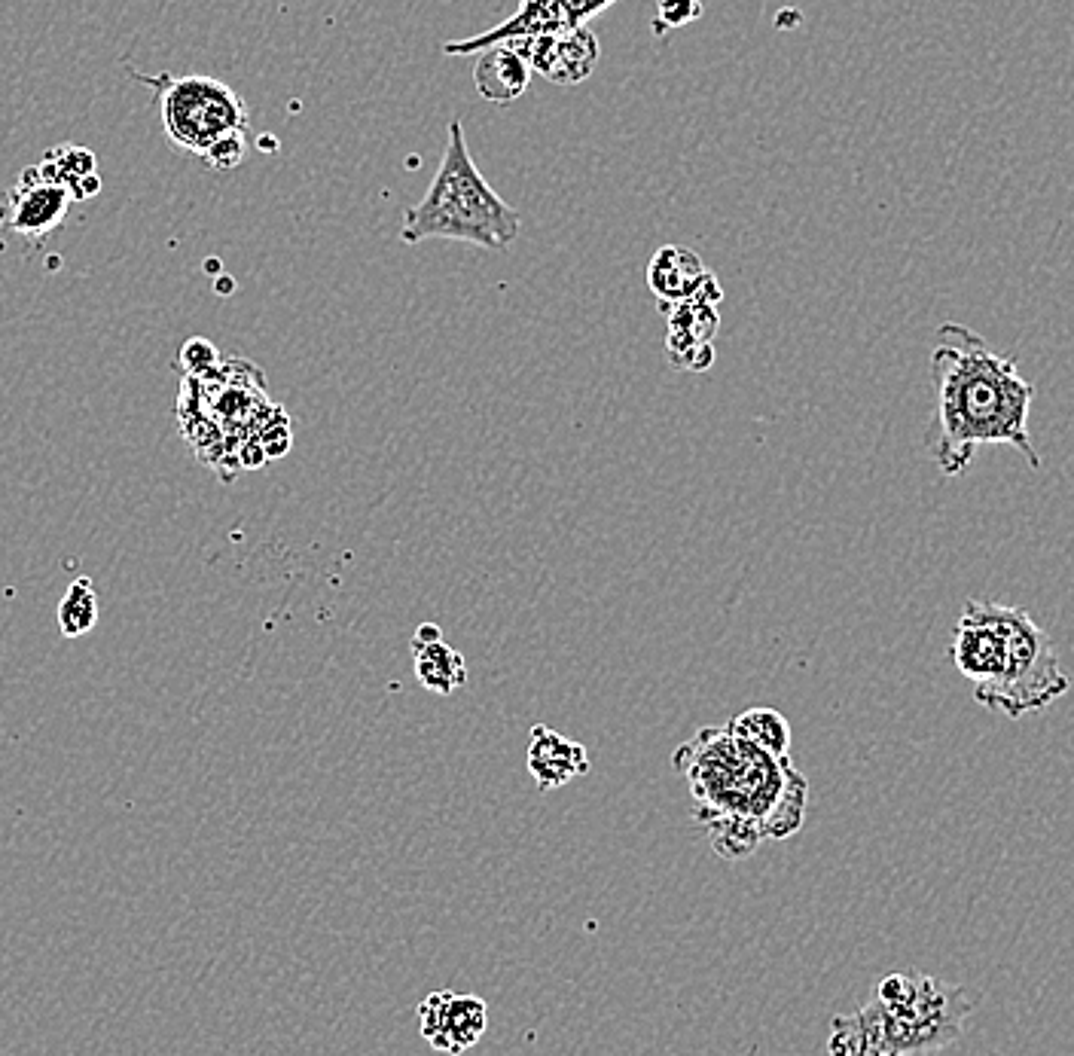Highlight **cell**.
Returning a JSON list of instances; mask_svg holds the SVG:
<instances>
[{
    "mask_svg": "<svg viewBox=\"0 0 1074 1056\" xmlns=\"http://www.w3.org/2000/svg\"><path fill=\"white\" fill-rule=\"evenodd\" d=\"M98 620V596H95V583L89 577H77L68 593L58 605V626H62L65 638H80L86 635Z\"/></svg>",
    "mask_w": 1074,
    "mask_h": 1056,
    "instance_id": "obj_19",
    "label": "cell"
},
{
    "mask_svg": "<svg viewBox=\"0 0 1074 1056\" xmlns=\"http://www.w3.org/2000/svg\"><path fill=\"white\" fill-rule=\"evenodd\" d=\"M647 284L660 306H675L684 300H705V303H721V284L714 278L699 254L681 245H666L653 254L647 266Z\"/></svg>",
    "mask_w": 1074,
    "mask_h": 1056,
    "instance_id": "obj_9",
    "label": "cell"
},
{
    "mask_svg": "<svg viewBox=\"0 0 1074 1056\" xmlns=\"http://www.w3.org/2000/svg\"><path fill=\"white\" fill-rule=\"evenodd\" d=\"M727 730L739 742H745L769 757H788V751H791V724L775 709H763V706L748 709V712L736 715Z\"/></svg>",
    "mask_w": 1074,
    "mask_h": 1056,
    "instance_id": "obj_17",
    "label": "cell"
},
{
    "mask_svg": "<svg viewBox=\"0 0 1074 1056\" xmlns=\"http://www.w3.org/2000/svg\"><path fill=\"white\" fill-rule=\"evenodd\" d=\"M46 269H58V257H49V260H46Z\"/></svg>",
    "mask_w": 1074,
    "mask_h": 1056,
    "instance_id": "obj_29",
    "label": "cell"
},
{
    "mask_svg": "<svg viewBox=\"0 0 1074 1056\" xmlns=\"http://www.w3.org/2000/svg\"><path fill=\"white\" fill-rule=\"evenodd\" d=\"M702 19V0H656V19L650 25L653 37H666L690 22Z\"/></svg>",
    "mask_w": 1074,
    "mask_h": 1056,
    "instance_id": "obj_20",
    "label": "cell"
},
{
    "mask_svg": "<svg viewBox=\"0 0 1074 1056\" xmlns=\"http://www.w3.org/2000/svg\"><path fill=\"white\" fill-rule=\"evenodd\" d=\"M68 193H71V199H77V202L98 196V193H101V178H98V171H95V174H86V178H77V181L68 187Z\"/></svg>",
    "mask_w": 1074,
    "mask_h": 1056,
    "instance_id": "obj_25",
    "label": "cell"
},
{
    "mask_svg": "<svg viewBox=\"0 0 1074 1056\" xmlns=\"http://www.w3.org/2000/svg\"><path fill=\"white\" fill-rule=\"evenodd\" d=\"M205 272H208V275H214V278H217V275H220V272H223V263H220V260H217V257H208V260H205Z\"/></svg>",
    "mask_w": 1074,
    "mask_h": 1056,
    "instance_id": "obj_28",
    "label": "cell"
},
{
    "mask_svg": "<svg viewBox=\"0 0 1074 1056\" xmlns=\"http://www.w3.org/2000/svg\"><path fill=\"white\" fill-rule=\"evenodd\" d=\"M693 797L696 818L739 815L763 831L766 840H785L803 828L809 782L791 757H769L730 730H702L675 754Z\"/></svg>",
    "mask_w": 1074,
    "mask_h": 1056,
    "instance_id": "obj_2",
    "label": "cell"
},
{
    "mask_svg": "<svg viewBox=\"0 0 1074 1056\" xmlns=\"http://www.w3.org/2000/svg\"><path fill=\"white\" fill-rule=\"evenodd\" d=\"M245 150V132H229L205 150L202 162L214 171H232L245 162Z\"/></svg>",
    "mask_w": 1074,
    "mask_h": 1056,
    "instance_id": "obj_21",
    "label": "cell"
},
{
    "mask_svg": "<svg viewBox=\"0 0 1074 1056\" xmlns=\"http://www.w3.org/2000/svg\"><path fill=\"white\" fill-rule=\"evenodd\" d=\"M528 773L541 791H556L589 773V751L553 727L537 724L528 742Z\"/></svg>",
    "mask_w": 1074,
    "mask_h": 1056,
    "instance_id": "obj_12",
    "label": "cell"
},
{
    "mask_svg": "<svg viewBox=\"0 0 1074 1056\" xmlns=\"http://www.w3.org/2000/svg\"><path fill=\"white\" fill-rule=\"evenodd\" d=\"M217 348H214V342H208L205 336H193V339H187L184 342V348H181V367L190 373V376H202V373H208L211 367H217Z\"/></svg>",
    "mask_w": 1074,
    "mask_h": 1056,
    "instance_id": "obj_23",
    "label": "cell"
},
{
    "mask_svg": "<svg viewBox=\"0 0 1074 1056\" xmlns=\"http://www.w3.org/2000/svg\"><path fill=\"white\" fill-rule=\"evenodd\" d=\"M894 1056H931L959 1041L980 992L919 971H894L876 986Z\"/></svg>",
    "mask_w": 1074,
    "mask_h": 1056,
    "instance_id": "obj_4",
    "label": "cell"
},
{
    "mask_svg": "<svg viewBox=\"0 0 1074 1056\" xmlns=\"http://www.w3.org/2000/svg\"><path fill=\"white\" fill-rule=\"evenodd\" d=\"M278 147H281V144H278L275 135H260V138H257V150H260V153H278Z\"/></svg>",
    "mask_w": 1074,
    "mask_h": 1056,
    "instance_id": "obj_27",
    "label": "cell"
},
{
    "mask_svg": "<svg viewBox=\"0 0 1074 1056\" xmlns=\"http://www.w3.org/2000/svg\"><path fill=\"white\" fill-rule=\"evenodd\" d=\"M669 315L666 355L681 370H708L714 361L711 339L718 333V306L705 300H684L675 306H660Z\"/></svg>",
    "mask_w": 1074,
    "mask_h": 1056,
    "instance_id": "obj_11",
    "label": "cell"
},
{
    "mask_svg": "<svg viewBox=\"0 0 1074 1056\" xmlns=\"http://www.w3.org/2000/svg\"><path fill=\"white\" fill-rule=\"evenodd\" d=\"M516 55H522L531 74H541L544 80L556 83V86H577L583 83L595 65H599V40H595L592 31H586L583 25L577 28H562L544 37H534L525 43H513L507 46Z\"/></svg>",
    "mask_w": 1074,
    "mask_h": 1056,
    "instance_id": "obj_8",
    "label": "cell"
},
{
    "mask_svg": "<svg viewBox=\"0 0 1074 1056\" xmlns=\"http://www.w3.org/2000/svg\"><path fill=\"white\" fill-rule=\"evenodd\" d=\"M995 614L1007 641V669L995 684L974 690V699L995 715L1020 721L1050 709L1059 696L1068 693L1071 678L1059 663L1050 635L1026 608L995 602Z\"/></svg>",
    "mask_w": 1074,
    "mask_h": 1056,
    "instance_id": "obj_5",
    "label": "cell"
},
{
    "mask_svg": "<svg viewBox=\"0 0 1074 1056\" xmlns=\"http://www.w3.org/2000/svg\"><path fill=\"white\" fill-rule=\"evenodd\" d=\"M522 217L504 202L495 187L476 168L461 120L449 123V144L443 150L440 168L422 202H415L400 226V239L406 245H419L428 239L467 242L489 251H501L519 239Z\"/></svg>",
    "mask_w": 1074,
    "mask_h": 1056,
    "instance_id": "obj_3",
    "label": "cell"
},
{
    "mask_svg": "<svg viewBox=\"0 0 1074 1056\" xmlns=\"http://www.w3.org/2000/svg\"><path fill=\"white\" fill-rule=\"evenodd\" d=\"M531 83V68L522 55L507 46H492L480 52V62L473 65V86L480 98L492 104H510L525 95Z\"/></svg>",
    "mask_w": 1074,
    "mask_h": 1056,
    "instance_id": "obj_15",
    "label": "cell"
},
{
    "mask_svg": "<svg viewBox=\"0 0 1074 1056\" xmlns=\"http://www.w3.org/2000/svg\"><path fill=\"white\" fill-rule=\"evenodd\" d=\"M562 28H577L571 22V13L565 7V0H522V7L501 22L492 31H483L467 40H452L443 46L446 55H480L492 46H513V43H525L534 37H544Z\"/></svg>",
    "mask_w": 1074,
    "mask_h": 1056,
    "instance_id": "obj_10",
    "label": "cell"
},
{
    "mask_svg": "<svg viewBox=\"0 0 1074 1056\" xmlns=\"http://www.w3.org/2000/svg\"><path fill=\"white\" fill-rule=\"evenodd\" d=\"M934 419L928 452L946 480L962 477L980 446L1017 449L1029 467H1041L1029 437L1035 388L1013 358L995 351L965 324H940L931 351Z\"/></svg>",
    "mask_w": 1074,
    "mask_h": 1056,
    "instance_id": "obj_1",
    "label": "cell"
},
{
    "mask_svg": "<svg viewBox=\"0 0 1074 1056\" xmlns=\"http://www.w3.org/2000/svg\"><path fill=\"white\" fill-rule=\"evenodd\" d=\"M489 1029V1005L480 995H464L452 989L428 992L419 1005L422 1038L446 1056H461L480 1044Z\"/></svg>",
    "mask_w": 1074,
    "mask_h": 1056,
    "instance_id": "obj_7",
    "label": "cell"
},
{
    "mask_svg": "<svg viewBox=\"0 0 1074 1056\" xmlns=\"http://www.w3.org/2000/svg\"><path fill=\"white\" fill-rule=\"evenodd\" d=\"M71 193L58 184H37V187H16L10 205V229L25 239H43L65 220L71 208Z\"/></svg>",
    "mask_w": 1074,
    "mask_h": 1056,
    "instance_id": "obj_13",
    "label": "cell"
},
{
    "mask_svg": "<svg viewBox=\"0 0 1074 1056\" xmlns=\"http://www.w3.org/2000/svg\"><path fill=\"white\" fill-rule=\"evenodd\" d=\"M49 159L58 165V168H62V174H65V181H62V187L68 190L77 178H86V174H95V153L92 150H86V147H55L52 153H49Z\"/></svg>",
    "mask_w": 1074,
    "mask_h": 1056,
    "instance_id": "obj_22",
    "label": "cell"
},
{
    "mask_svg": "<svg viewBox=\"0 0 1074 1056\" xmlns=\"http://www.w3.org/2000/svg\"><path fill=\"white\" fill-rule=\"evenodd\" d=\"M696 821L705 828L711 849L718 852L721 858H727V861L748 858L766 840L754 821L739 818V815H705V818H696Z\"/></svg>",
    "mask_w": 1074,
    "mask_h": 1056,
    "instance_id": "obj_18",
    "label": "cell"
},
{
    "mask_svg": "<svg viewBox=\"0 0 1074 1056\" xmlns=\"http://www.w3.org/2000/svg\"><path fill=\"white\" fill-rule=\"evenodd\" d=\"M214 293H217V297H229V293H235V278L226 275V272H220V275L214 278Z\"/></svg>",
    "mask_w": 1074,
    "mask_h": 1056,
    "instance_id": "obj_26",
    "label": "cell"
},
{
    "mask_svg": "<svg viewBox=\"0 0 1074 1056\" xmlns=\"http://www.w3.org/2000/svg\"><path fill=\"white\" fill-rule=\"evenodd\" d=\"M827 1053L830 1056H894L888 1035H885L882 1008L876 999L870 1005H864L858 1014H840L830 1020Z\"/></svg>",
    "mask_w": 1074,
    "mask_h": 1056,
    "instance_id": "obj_14",
    "label": "cell"
},
{
    "mask_svg": "<svg viewBox=\"0 0 1074 1056\" xmlns=\"http://www.w3.org/2000/svg\"><path fill=\"white\" fill-rule=\"evenodd\" d=\"M412 657H415V678L422 681L437 696H449L467 681L464 657L446 644V638L434 641H412Z\"/></svg>",
    "mask_w": 1074,
    "mask_h": 1056,
    "instance_id": "obj_16",
    "label": "cell"
},
{
    "mask_svg": "<svg viewBox=\"0 0 1074 1056\" xmlns=\"http://www.w3.org/2000/svg\"><path fill=\"white\" fill-rule=\"evenodd\" d=\"M611 4H614V0H565V7H568L574 25H583L586 19L599 16V13L608 10Z\"/></svg>",
    "mask_w": 1074,
    "mask_h": 1056,
    "instance_id": "obj_24",
    "label": "cell"
},
{
    "mask_svg": "<svg viewBox=\"0 0 1074 1056\" xmlns=\"http://www.w3.org/2000/svg\"><path fill=\"white\" fill-rule=\"evenodd\" d=\"M159 89V116L171 147L190 156H205V150L229 135L248 132V104L232 86L214 77H159L147 80Z\"/></svg>",
    "mask_w": 1074,
    "mask_h": 1056,
    "instance_id": "obj_6",
    "label": "cell"
}]
</instances>
